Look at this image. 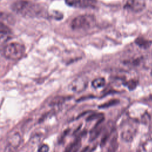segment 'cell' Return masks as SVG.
Returning <instances> with one entry per match:
<instances>
[{"label": "cell", "instance_id": "obj_11", "mask_svg": "<svg viewBox=\"0 0 152 152\" xmlns=\"http://www.w3.org/2000/svg\"><path fill=\"white\" fill-rule=\"evenodd\" d=\"M97 4V0H81L78 7L81 8H95Z\"/></svg>", "mask_w": 152, "mask_h": 152}, {"label": "cell", "instance_id": "obj_7", "mask_svg": "<svg viewBox=\"0 0 152 152\" xmlns=\"http://www.w3.org/2000/svg\"><path fill=\"white\" fill-rule=\"evenodd\" d=\"M138 150L141 151H152V137L150 135H147L142 137Z\"/></svg>", "mask_w": 152, "mask_h": 152}, {"label": "cell", "instance_id": "obj_2", "mask_svg": "<svg viewBox=\"0 0 152 152\" xmlns=\"http://www.w3.org/2000/svg\"><path fill=\"white\" fill-rule=\"evenodd\" d=\"M26 49L24 46L18 42H11L6 45L2 50V53L7 59L10 60H18L24 55Z\"/></svg>", "mask_w": 152, "mask_h": 152}, {"label": "cell", "instance_id": "obj_9", "mask_svg": "<svg viewBox=\"0 0 152 152\" xmlns=\"http://www.w3.org/2000/svg\"><path fill=\"white\" fill-rule=\"evenodd\" d=\"M0 30H1V42H2L9 39V36L11 34V30L5 24H4L2 22L1 23L0 26Z\"/></svg>", "mask_w": 152, "mask_h": 152}, {"label": "cell", "instance_id": "obj_17", "mask_svg": "<svg viewBox=\"0 0 152 152\" xmlns=\"http://www.w3.org/2000/svg\"><path fill=\"white\" fill-rule=\"evenodd\" d=\"M66 100V98L63 97H56L53 99L50 103V105H56L58 103H61L64 102Z\"/></svg>", "mask_w": 152, "mask_h": 152}, {"label": "cell", "instance_id": "obj_14", "mask_svg": "<svg viewBox=\"0 0 152 152\" xmlns=\"http://www.w3.org/2000/svg\"><path fill=\"white\" fill-rule=\"evenodd\" d=\"M81 145V142L79 140H77V141H75V142H74L72 144H71L68 147V149L66 150L67 151H77L78 150V148H80Z\"/></svg>", "mask_w": 152, "mask_h": 152}, {"label": "cell", "instance_id": "obj_3", "mask_svg": "<svg viewBox=\"0 0 152 152\" xmlns=\"http://www.w3.org/2000/svg\"><path fill=\"white\" fill-rule=\"evenodd\" d=\"M96 18L90 14H84L74 18L71 23V27L74 30H86L93 27Z\"/></svg>", "mask_w": 152, "mask_h": 152}, {"label": "cell", "instance_id": "obj_16", "mask_svg": "<svg viewBox=\"0 0 152 152\" xmlns=\"http://www.w3.org/2000/svg\"><path fill=\"white\" fill-rule=\"evenodd\" d=\"M81 0H65V3L71 7H78Z\"/></svg>", "mask_w": 152, "mask_h": 152}, {"label": "cell", "instance_id": "obj_18", "mask_svg": "<svg viewBox=\"0 0 152 152\" xmlns=\"http://www.w3.org/2000/svg\"><path fill=\"white\" fill-rule=\"evenodd\" d=\"M48 150H49V147L47 145H45V144L42 145L38 150L39 151H47Z\"/></svg>", "mask_w": 152, "mask_h": 152}, {"label": "cell", "instance_id": "obj_4", "mask_svg": "<svg viewBox=\"0 0 152 152\" xmlns=\"http://www.w3.org/2000/svg\"><path fill=\"white\" fill-rule=\"evenodd\" d=\"M138 129L137 121L134 119H129L125 121L121 127V137L122 140L129 142L132 141L136 135Z\"/></svg>", "mask_w": 152, "mask_h": 152}, {"label": "cell", "instance_id": "obj_6", "mask_svg": "<svg viewBox=\"0 0 152 152\" xmlns=\"http://www.w3.org/2000/svg\"><path fill=\"white\" fill-rule=\"evenodd\" d=\"M145 7V0H128L124 5V8L135 12L142 11Z\"/></svg>", "mask_w": 152, "mask_h": 152}, {"label": "cell", "instance_id": "obj_5", "mask_svg": "<svg viewBox=\"0 0 152 152\" xmlns=\"http://www.w3.org/2000/svg\"><path fill=\"white\" fill-rule=\"evenodd\" d=\"M87 84L88 82L84 77H79L74 79L69 84L68 89L72 93H80L86 88Z\"/></svg>", "mask_w": 152, "mask_h": 152}, {"label": "cell", "instance_id": "obj_13", "mask_svg": "<svg viewBox=\"0 0 152 152\" xmlns=\"http://www.w3.org/2000/svg\"><path fill=\"white\" fill-rule=\"evenodd\" d=\"M138 84V81L135 79H131L128 81H126L124 85L125 86H126L127 88L130 90H133L135 89Z\"/></svg>", "mask_w": 152, "mask_h": 152}, {"label": "cell", "instance_id": "obj_8", "mask_svg": "<svg viewBox=\"0 0 152 152\" xmlns=\"http://www.w3.org/2000/svg\"><path fill=\"white\" fill-rule=\"evenodd\" d=\"M21 137L18 134H14L11 136L8 142L6 151H14L20 144Z\"/></svg>", "mask_w": 152, "mask_h": 152}, {"label": "cell", "instance_id": "obj_10", "mask_svg": "<svg viewBox=\"0 0 152 152\" xmlns=\"http://www.w3.org/2000/svg\"><path fill=\"white\" fill-rule=\"evenodd\" d=\"M135 44L140 48L146 49L149 48L152 45V41L150 40H147L143 37H138L135 41Z\"/></svg>", "mask_w": 152, "mask_h": 152}, {"label": "cell", "instance_id": "obj_12", "mask_svg": "<svg viewBox=\"0 0 152 152\" xmlns=\"http://www.w3.org/2000/svg\"><path fill=\"white\" fill-rule=\"evenodd\" d=\"M106 81L104 78L99 77L93 80L91 82V86L94 88H99L104 87L105 85Z\"/></svg>", "mask_w": 152, "mask_h": 152}, {"label": "cell", "instance_id": "obj_15", "mask_svg": "<svg viewBox=\"0 0 152 152\" xmlns=\"http://www.w3.org/2000/svg\"><path fill=\"white\" fill-rule=\"evenodd\" d=\"M119 102V100H116V99H112V100H110V101L102 104L101 106H99V107L100 108H106V107H110L114 104H116L117 103H118Z\"/></svg>", "mask_w": 152, "mask_h": 152}, {"label": "cell", "instance_id": "obj_1", "mask_svg": "<svg viewBox=\"0 0 152 152\" xmlns=\"http://www.w3.org/2000/svg\"><path fill=\"white\" fill-rule=\"evenodd\" d=\"M12 10L16 13L24 17H36L43 12V8L39 4L28 1H19L11 6Z\"/></svg>", "mask_w": 152, "mask_h": 152}]
</instances>
